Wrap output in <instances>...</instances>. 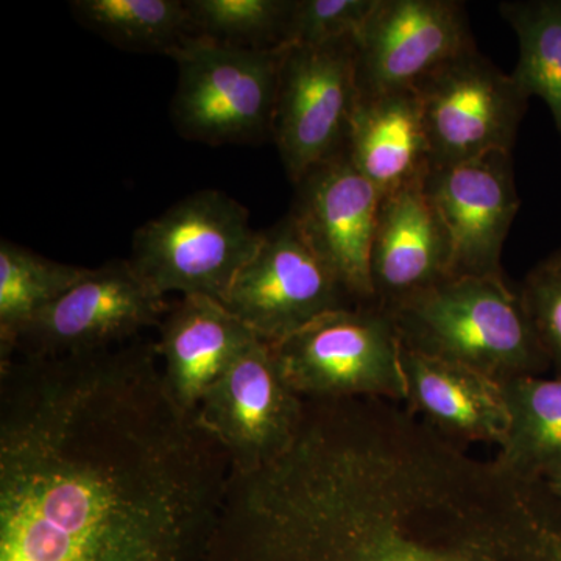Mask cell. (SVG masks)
Returning <instances> with one entry per match:
<instances>
[{"instance_id": "cell-1", "label": "cell", "mask_w": 561, "mask_h": 561, "mask_svg": "<svg viewBox=\"0 0 561 561\" xmlns=\"http://www.w3.org/2000/svg\"><path fill=\"white\" fill-rule=\"evenodd\" d=\"M230 476L154 342L0 362V561H206Z\"/></svg>"}, {"instance_id": "cell-2", "label": "cell", "mask_w": 561, "mask_h": 561, "mask_svg": "<svg viewBox=\"0 0 561 561\" xmlns=\"http://www.w3.org/2000/svg\"><path fill=\"white\" fill-rule=\"evenodd\" d=\"M227 561H561V508L401 402L348 401L261 472Z\"/></svg>"}, {"instance_id": "cell-3", "label": "cell", "mask_w": 561, "mask_h": 561, "mask_svg": "<svg viewBox=\"0 0 561 561\" xmlns=\"http://www.w3.org/2000/svg\"><path fill=\"white\" fill-rule=\"evenodd\" d=\"M402 346L505 383L551 368L519 290L505 278L448 276L391 308Z\"/></svg>"}, {"instance_id": "cell-4", "label": "cell", "mask_w": 561, "mask_h": 561, "mask_svg": "<svg viewBox=\"0 0 561 561\" xmlns=\"http://www.w3.org/2000/svg\"><path fill=\"white\" fill-rule=\"evenodd\" d=\"M261 241L245 206L225 192L206 190L138 228L128 261L162 297L176 291L224 302Z\"/></svg>"}, {"instance_id": "cell-5", "label": "cell", "mask_w": 561, "mask_h": 561, "mask_svg": "<svg viewBox=\"0 0 561 561\" xmlns=\"http://www.w3.org/2000/svg\"><path fill=\"white\" fill-rule=\"evenodd\" d=\"M271 346L284 378L302 400L404 402L400 332L378 302L324 313Z\"/></svg>"}, {"instance_id": "cell-6", "label": "cell", "mask_w": 561, "mask_h": 561, "mask_svg": "<svg viewBox=\"0 0 561 561\" xmlns=\"http://www.w3.org/2000/svg\"><path fill=\"white\" fill-rule=\"evenodd\" d=\"M284 51L242 49L203 36L173 51L179 83L171 114L180 135L208 146L272 136Z\"/></svg>"}, {"instance_id": "cell-7", "label": "cell", "mask_w": 561, "mask_h": 561, "mask_svg": "<svg viewBox=\"0 0 561 561\" xmlns=\"http://www.w3.org/2000/svg\"><path fill=\"white\" fill-rule=\"evenodd\" d=\"M431 169L512 153L529 98L494 62L467 51L416 84Z\"/></svg>"}, {"instance_id": "cell-8", "label": "cell", "mask_w": 561, "mask_h": 561, "mask_svg": "<svg viewBox=\"0 0 561 561\" xmlns=\"http://www.w3.org/2000/svg\"><path fill=\"white\" fill-rule=\"evenodd\" d=\"M171 306L128 260L88 268L83 276L14 337L0 360L57 357L116 348L160 327Z\"/></svg>"}, {"instance_id": "cell-9", "label": "cell", "mask_w": 561, "mask_h": 561, "mask_svg": "<svg viewBox=\"0 0 561 561\" xmlns=\"http://www.w3.org/2000/svg\"><path fill=\"white\" fill-rule=\"evenodd\" d=\"M356 41L286 47L272 138L291 183L346 150L359 98Z\"/></svg>"}, {"instance_id": "cell-10", "label": "cell", "mask_w": 561, "mask_h": 561, "mask_svg": "<svg viewBox=\"0 0 561 561\" xmlns=\"http://www.w3.org/2000/svg\"><path fill=\"white\" fill-rule=\"evenodd\" d=\"M221 305L273 345L335 309L356 305L287 214L262 231L260 249Z\"/></svg>"}, {"instance_id": "cell-11", "label": "cell", "mask_w": 561, "mask_h": 561, "mask_svg": "<svg viewBox=\"0 0 561 561\" xmlns=\"http://www.w3.org/2000/svg\"><path fill=\"white\" fill-rule=\"evenodd\" d=\"M305 402L284 378L272 346L257 339L203 394L195 419L228 454L231 471L251 472L289 451Z\"/></svg>"}, {"instance_id": "cell-12", "label": "cell", "mask_w": 561, "mask_h": 561, "mask_svg": "<svg viewBox=\"0 0 561 561\" xmlns=\"http://www.w3.org/2000/svg\"><path fill=\"white\" fill-rule=\"evenodd\" d=\"M476 50L465 3L378 0L356 41L359 95L413 90L445 62Z\"/></svg>"}, {"instance_id": "cell-13", "label": "cell", "mask_w": 561, "mask_h": 561, "mask_svg": "<svg viewBox=\"0 0 561 561\" xmlns=\"http://www.w3.org/2000/svg\"><path fill=\"white\" fill-rule=\"evenodd\" d=\"M290 216L356 305L375 301L370 260L381 195L348 151L316 165L297 184Z\"/></svg>"}, {"instance_id": "cell-14", "label": "cell", "mask_w": 561, "mask_h": 561, "mask_svg": "<svg viewBox=\"0 0 561 561\" xmlns=\"http://www.w3.org/2000/svg\"><path fill=\"white\" fill-rule=\"evenodd\" d=\"M424 191L448 232L449 276L504 278L502 249L522 208L512 153L497 151L451 168L430 169Z\"/></svg>"}, {"instance_id": "cell-15", "label": "cell", "mask_w": 561, "mask_h": 561, "mask_svg": "<svg viewBox=\"0 0 561 561\" xmlns=\"http://www.w3.org/2000/svg\"><path fill=\"white\" fill-rule=\"evenodd\" d=\"M451 247L424 179L383 195L371 245L375 301L390 311L412 295L448 278Z\"/></svg>"}, {"instance_id": "cell-16", "label": "cell", "mask_w": 561, "mask_h": 561, "mask_svg": "<svg viewBox=\"0 0 561 561\" xmlns=\"http://www.w3.org/2000/svg\"><path fill=\"white\" fill-rule=\"evenodd\" d=\"M158 328L154 351L165 386L191 413L232 362L257 341L220 301L208 297H181Z\"/></svg>"}, {"instance_id": "cell-17", "label": "cell", "mask_w": 561, "mask_h": 561, "mask_svg": "<svg viewBox=\"0 0 561 561\" xmlns=\"http://www.w3.org/2000/svg\"><path fill=\"white\" fill-rule=\"evenodd\" d=\"M401 364L405 408L427 426L461 446L472 442L497 446L504 443L511 413L502 383L404 346Z\"/></svg>"}, {"instance_id": "cell-18", "label": "cell", "mask_w": 561, "mask_h": 561, "mask_svg": "<svg viewBox=\"0 0 561 561\" xmlns=\"http://www.w3.org/2000/svg\"><path fill=\"white\" fill-rule=\"evenodd\" d=\"M346 151L379 195L426 176L431 149L415 90L359 95L350 119Z\"/></svg>"}, {"instance_id": "cell-19", "label": "cell", "mask_w": 561, "mask_h": 561, "mask_svg": "<svg viewBox=\"0 0 561 561\" xmlns=\"http://www.w3.org/2000/svg\"><path fill=\"white\" fill-rule=\"evenodd\" d=\"M511 424L497 467L527 482L561 478V378L526 376L502 383Z\"/></svg>"}, {"instance_id": "cell-20", "label": "cell", "mask_w": 561, "mask_h": 561, "mask_svg": "<svg viewBox=\"0 0 561 561\" xmlns=\"http://www.w3.org/2000/svg\"><path fill=\"white\" fill-rule=\"evenodd\" d=\"M73 18L113 46L171 57L198 38L186 0H73Z\"/></svg>"}, {"instance_id": "cell-21", "label": "cell", "mask_w": 561, "mask_h": 561, "mask_svg": "<svg viewBox=\"0 0 561 561\" xmlns=\"http://www.w3.org/2000/svg\"><path fill=\"white\" fill-rule=\"evenodd\" d=\"M500 13L518 38L513 80L548 105L561 138V0H507Z\"/></svg>"}, {"instance_id": "cell-22", "label": "cell", "mask_w": 561, "mask_h": 561, "mask_svg": "<svg viewBox=\"0 0 561 561\" xmlns=\"http://www.w3.org/2000/svg\"><path fill=\"white\" fill-rule=\"evenodd\" d=\"M87 267L61 264L20 243L0 242V354L18 332L51 302L72 289Z\"/></svg>"}, {"instance_id": "cell-23", "label": "cell", "mask_w": 561, "mask_h": 561, "mask_svg": "<svg viewBox=\"0 0 561 561\" xmlns=\"http://www.w3.org/2000/svg\"><path fill=\"white\" fill-rule=\"evenodd\" d=\"M186 3L203 38L242 49L286 47L291 0H186Z\"/></svg>"}, {"instance_id": "cell-24", "label": "cell", "mask_w": 561, "mask_h": 561, "mask_svg": "<svg viewBox=\"0 0 561 561\" xmlns=\"http://www.w3.org/2000/svg\"><path fill=\"white\" fill-rule=\"evenodd\" d=\"M378 0H291L284 46H323L359 38Z\"/></svg>"}, {"instance_id": "cell-25", "label": "cell", "mask_w": 561, "mask_h": 561, "mask_svg": "<svg viewBox=\"0 0 561 561\" xmlns=\"http://www.w3.org/2000/svg\"><path fill=\"white\" fill-rule=\"evenodd\" d=\"M519 294L549 364L561 378V250L527 273Z\"/></svg>"}, {"instance_id": "cell-26", "label": "cell", "mask_w": 561, "mask_h": 561, "mask_svg": "<svg viewBox=\"0 0 561 561\" xmlns=\"http://www.w3.org/2000/svg\"><path fill=\"white\" fill-rule=\"evenodd\" d=\"M546 485H548L549 491H551L553 500L559 502L561 507V478L553 479V481L546 483Z\"/></svg>"}]
</instances>
